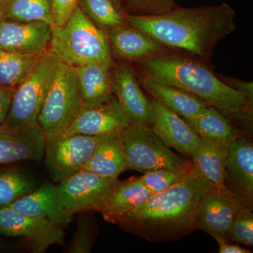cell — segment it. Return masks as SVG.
<instances>
[{
    "mask_svg": "<svg viewBox=\"0 0 253 253\" xmlns=\"http://www.w3.org/2000/svg\"><path fill=\"white\" fill-rule=\"evenodd\" d=\"M212 187L194 165L177 182L151 195L118 224L151 242L179 241L197 229L200 205Z\"/></svg>",
    "mask_w": 253,
    "mask_h": 253,
    "instance_id": "6da1fadb",
    "label": "cell"
},
{
    "mask_svg": "<svg viewBox=\"0 0 253 253\" xmlns=\"http://www.w3.org/2000/svg\"><path fill=\"white\" fill-rule=\"evenodd\" d=\"M236 12L227 3L174 8L161 14L126 15V23L163 46L185 51L206 61L215 46L236 29Z\"/></svg>",
    "mask_w": 253,
    "mask_h": 253,
    "instance_id": "7a4b0ae2",
    "label": "cell"
},
{
    "mask_svg": "<svg viewBox=\"0 0 253 253\" xmlns=\"http://www.w3.org/2000/svg\"><path fill=\"white\" fill-rule=\"evenodd\" d=\"M141 68L144 76L199 98L242 130L252 129L253 99L226 84L204 64L167 53L141 61Z\"/></svg>",
    "mask_w": 253,
    "mask_h": 253,
    "instance_id": "3957f363",
    "label": "cell"
},
{
    "mask_svg": "<svg viewBox=\"0 0 253 253\" xmlns=\"http://www.w3.org/2000/svg\"><path fill=\"white\" fill-rule=\"evenodd\" d=\"M49 51L73 68L90 63L113 66L107 33L100 29L78 5L61 26H52Z\"/></svg>",
    "mask_w": 253,
    "mask_h": 253,
    "instance_id": "277c9868",
    "label": "cell"
},
{
    "mask_svg": "<svg viewBox=\"0 0 253 253\" xmlns=\"http://www.w3.org/2000/svg\"><path fill=\"white\" fill-rule=\"evenodd\" d=\"M83 106L76 68L59 61L38 123L46 141L59 137L72 124Z\"/></svg>",
    "mask_w": 253,
    "mask_h": 253,
    "instance_id": "5b68a950",
    "label": "cell"
},
{
    "mask_svg": "<svg viewBox=\"0 0 253 253\" xmlns=\"http://www.w3.org/2000/svg\"><path fill=\"white\" fill-rule=\"evenodd\" d=\"M59 60L48 50L16 88L7 117L1 127L21 129L38 123Z\"/></svg>",
    "mask_w": 253,
    "mask_h": 253,
    "instance_id": "8992f818",
    "label": "cell"
},
{
    "mask_svg": "<svg viewBox=\"0 0 253 253\" xmlns=\"http://www.w3.org/2000/svg\"><path fill=\"white\" fill-rule=\"evenodd\" d=\"M127 169L146 172L168 168L187 172L194 166L173 152L149 126H129L121 132Z\"/></svg>",
    "mask_w": 253,
    "mask_h": 253,
    "instance_id": "52a82bcc",
    "label": "cell"
},
{
    "mask_svg": "<svg viewBox=\"0 0 253 253\" xmlns=\"http://www.w3.org/2000/svg\"><path fill=\"white\" fill-rule=\"evenodd\" d=\"M117 180L82 169L60 181L58 200L73 215L88 211L99 212Z\"/></svg>",
    "mask_w": 253,
    "mask_h": 253,
    "instance_id": "ba28073f",
    "label": "cell"
},
{
    "mask_svg": "<svg viewBox=\"0 0 253 253\" xmlns=\"http://www.w3.org/2000/svg\"><path fill=\"white\" fill-rule=\"evenodd\" d=\"M104 136L73 134L46 141L44 161L53 180L62 181L83 169Z\"/></svg>",
    "mask_w": 253,
    "mask_h": 253,
    "instance_id": "9c48e42d",
    "label": "cell"
},
{
    "mask_svg": "<svg viewBox=\"0 0 253 253\" xmlns=\"http://www.w3.org/2000/svg\"><path fill=\"white\" fill-rule=\"evenodd\" d=\"M0 234L24 238L34 253L46 252L53 245H62L65 235L62 227L48 219L30 217L9 207L0 209Z\"/></svg>",
    "mask_w": 253,
    "mask_h": 253,
    "instance_id": "30bf717a",
    "label": "cell"
},
{
    "mask_svg": "<svg viewBox=\"0 0 253 253\" xmlns=\"http://www.w3.org/2000/svg\"><path fill=\"white\" fill-rule=\"evenodd\" d=\"M246 205L224 186L213 187L205 195L198 213L197 229L212 238L229 241V229L236 214Z\"/></svg>",
    "mask_w": 253,
    "mask_h": 253,
    "instance_id": "8fae6325",
    "label": "cell"
},
{
    "mask_svg": "<svg viewBox=\"0 0 253 253\" xmlns=\"http://www.w3.org/2000/svg\"><path fill=\"white\" fill-rule=\"evenodd\" d=\"M224 168V187L253 211V143L249 136L227 145Z\"/></svg>",
    "mask_w": 253,
    "mask_h": 253,
    "instance_id": "7c38bea8",
    "label": "cell"
},
{
    "mask_svg": "<svg viewBox=\"0 0 253 253\" xmlns=\"http://www.w3.org/2000/svg\"><path fill=\"white\" fill-rule=\"evenodd\" d=\"M52 26L43 22L0 21V49L41 56L49 49Z\"/></svg>",
    "mask_w": 253,
    "mask_h": 253,
    "instance_id": "4fadbf2b",
    "label": "cell"
},
{
    "mask_svg": "<svg viewBox=\"0 0 253 253\" xmlns=\"http://www.w3.org/2000/svg\"><path fill=\"white\" fill-rule=\"evenodd\" d=\"M130 126L117 100L98 106H83L72 124L60 136L85 134L105 136L121 133Z\"/></svg>",
    "mask_w": 253,
    "mask_h": 253,
    "instance_id": "5bb4252c",
    "label": "cell"
},
{
    "mask_svg": "<svg viewBox=\"0 0 253 253\" xmlns=\"http://www.w3.org/2000/svg\"><path fill=\"white\" fill-rule=\"evenodd\" d=\"M113 91L130 126L152 127L154 113L151 101L138 84L130 68L120 66L113 76Z\"/></svg>",
    "mask_w": 253,
    "mask_h": 253,
    "instance_id": "9a60e30c",
    "label": "cell"
},
{
    "mask_svg": "<svg viewBox=\"0 0 253 253\" xmlns=\"http://www.w3.org/2000/svg\"><path fill=\"white\" fill-rule=\"evenodd\" d=\"M154 113L152 129L168 147L191 158L201 139L184 118L178 116L158 100L150 99Z\"/></svg>",
    "mask_w": 253,
    "mask_h": 253,
    "instance_id": "2e32d148",
    "label": "cell"
},
{
    "mask_svg": "<svg viewBox=\"0 0 253 253\" xmlns=\"http://www.w3.org/2000/svg\"><path fill=\"white\" fill-rule=\"evenodd\" d=\"M45 145V134L38 123L21 129L0 126V164L41 161Z\"/></svg>",
    "mask_w": 253,
    "mask_h": 253,
    "instance_id": "e0dca14e",
    "label": "cell"
},
{
    "mask_svg": "<svg viewBox=\"0 0 253 253\" xmlns=\"http://www.w3.org/2000/svg\"><path fill=\"white\" fill-rule=\"evenodd\" d=\"M108 37L111 52L127 61L141 62L168 53V48L152 37L129 25L111 30Z\"/></svg>",
    "mask_w": 253,
    "mask_h": 253,
    "instance_id": "ac0fdd59",
    "label": "cell"
},
{
    "mask_svg": "<svg viewBox=\"0 0 253 253\" xmlns=\"http://www.w3.org/2000/svg\"><path fill=\"white\" fill-rule=\"evenodd\" d=\"M9 207L30 217L48 219L62 228L67 227L73 219V214L59 204L57 187L50 184L25 195Z\"/></svg>",
    "mask_w": 253,
    "mask_h": 253,
    "instance_id": "d6986e66",
    "label": "cell"
},
{
    "mask_svg": "<svg viewBox=\"0 0 253 253\" xmlns=\"http://www.w3.org/2000/svg\"><path fill=\"white\" fill-rule=\"evenodd\" d=\"M151 195L152 193L145 187L139 177L132 176L124 181L118 179L99 212L105 221L118 224Z\"/></svg>",
    "mask_w": 253,
    "mask_h": 253,
    "instance_id": "ffe728a7",
    "label": "cell"
},
{
    "mask_svg": "<svg viewBox=\"0 0 253 253\" xmlns=\"http://www.w3.org/2000/svg\"><path fill=\"white\" fill-rule=\"evenodd\" d=\"M186 121L203 141L216 146H226L239 138L249 136L235 123L211 106Z\"/></svg>",
    "mask_w": 253,
    "mask_h": 253,
    "instance_id": "44dd1931",
    "label": "cell"
},
{
    "mask_svg": "<svg viewBox=\"0 0 253 253\" xmlns=\"http://www.w3.org/2000/svg\"><path fill=\"white\" fill-rule=\"evenodd\" d=\"M111 67L104 63H90L76 68L83 106H98L114 99Z\"/></svg>",
    "mask_w": 253,
    "mask_h": 253,
    "instance_id": "7402d4cb",
    "label": "cell"
},
{
    "mask_svg": "<svg viewBox=\"0 0 253 253\" xmlns=\"http://www.w3.org/2000/svg\"><path fill=\"white\" fill-rule=\"evenodd\" d=\"M143 87L154 98L178 116L189 121L208 105L194 95L176 86L164 84L148 77L141 79Z\"/></svg>",
    "mask_w": 253,
    "mask_h": 253,
    "instance_id": "603a6c76",
    "label": "cell"
},
{
    "mask_svg": "<svg viewBox=\"0 0 253 253\" xmlns=\"http://www.w3.org/2000/svg\"><path fill=\"white\" fill-rule=\"evenodd\" d=\"M83 169L104 177L118 179L127 169L121 133L104 136Z\"/></svg>",
    "mask_w": 253,
    "mask_h": 253,
    "instance_id": "cb8c5ba5",
    "label": "cell"
},
{
    "mask_svg": "<svg viewBox=\"0 0 253 253\" xmlns=\"http://www.w3.org/2000/svg\"><path fill=\"white\" fill-rule=\"evenodd\" d=\"M226 147L201 139L191 158L194 166L214 187L224 186Z\"/></svg>",
    "mask_w": 253,
    "mask_h": 253,
    "instance_id": "d4e9b609",
    "label": "cell"
},
{
    "mask_svg": "<svg viewBox=\"0 0 253 253\" xmlns=\"http://www.w3.org/2000/svg\"><path fill=\"white\" fill-rule=\"evenodd\" d=\"M3 19L53 26L51 0H2Z\"/></svg>",
    "mask_w": 253,
    "mask_h": 253,
    "instance_id": "484cf974",
    "label": "cell"
},
{
    "mask_svg": "<svg viewBox=\"0 0 253 253\" xmlns=\"http://www.w3.org/2000/svg\"><path fill=\"white\" fill-rule=\"evenodd\" d=\"M42 55H23L0 49V86L16 88Z\"/></svg>",
    "mask_w": 253,
    "mask_h": 253,
    "instance_id": "4316f807",
    "label": "cell"
},
{
    "mask_svg": "<svg viewBox=\"0 0 253 253\" xmlns=\"http://www.w3.org/2000/svg\"><path fill=\"white\" fill-rule=\"evenodd\" d=\"M78 5L88 18L105 32L126 23V16L113 0H80Z\"/></svg>",
    "mask_w": 253,
    "mask_h": 253,
    "instance_id": "83f0119b",
    "label": "cell"
},
{
    "mask_svg": "<svg viewBox=\"0 0 253 253\" xmlns=\"http://www.w3.org/2000/svg\"><path fill=\"white\" fill-rule=\"evenodd\" d=\"M31 179L16 170L0 172V209L9 207L18 199L33 191Z\"/></svg>",
    "mask_w": 253,
    "mask_h": 253,
    "instance_id": "f1b7e54d",
    "label": "cell"
},
{
    "mask_svg": "<svg viewBox=\"0 0 253 253\" xmlns=\"http://www.w3.org/2000/svg\"><path fill=\"white\" fill-rule=\"evenodd\" d=\"M249 208H244L236 214L230 229L229 241L252 247L253 246V213Z\"/></svg>",
    "mask_w": 253,
    "mask_h": 253,
    "instance_id": "f546056e",
    "label": "cell"
},
{
    "mask_svg": "<svg viewBox=\"0 0 253 253\" xmlns=\"http://www.w3.org/2000/svg\"><path fill=\"white\" fill-rule=\"evenodd\" d=\"M187 172L161 168L144 172V175L139 178L145 187L154 194L170 187Z\"/></svg>",
    "mask_w": 253,
    "mask_h": 253,
    "instance_id": "4dcf8cb0",
    "label": "cell"
},
{
    "mask_svg": "<svg viewBox=\"0 0 253 253\" xmlns=\"http://www.w3.org/2000/svg\"><path fill=\"white\" fill-rule=\"evenodd\" d=\"M174 0H126L127 15L151 16L168 12L176 7Z\"/></svg>",
    "mask_w": 253,
    "mask_h": 253,
    "instance_id": "1f68e13d",
    "label": "cell"
},
{
    "mask_svg": "<svg viewBox=\"0 0 253 253\" xmlns=\"http://www.w3.org/2000/svg\"><path fill=\"white\" fill-rule=\"evenodd\" d=\"M94 241V231L90 219L82 216L78 223V229L68 252L70 253H89L91 252Z\"/></svg>",
    "mask_w": 253,
    "mask_h": 253,
    "instance_id": "d6a6232c",
    "label": "cell"
},
{
    "mask_svg": "<svg viewBox=\"0 0 253 253\" xmlns=\"http://www.w3.org/2000/svg\"><path fill=\"white\" fill-rule=\"evenodd\" d=\"M80 0H51L53 26H61L67 21Z\"/></svg>",
    "mask_w": 253,
    "mask_h": 253,
    "instance_id": "836d02e7",
    "label": "cell"
},
{
    "mask_svg": "<svg viewBox=\"0 0 253 253\" xmlns=\"http://www.w3.org/2000/svg\"><path fill=\"white\" fill-rule=\"evenodd\" d=\"M15 88L0 86V126L7 117Z\"/></svg>",
    "mask_w": 253,
    "mask_h": 253,
    "instance_id": "e575fe53",
    "label": "cell"
},
{
    "mask_svg": "<svg viewBox=\"0 0 253 253\" xmlns=\"http://www.w3.org/2000/svg\"><path fill=\"white\" fill-rule=\"evenodd\" d=\"M214 239L219 245V253H250L251 251L241 247L239 245L232 244L233 242L221 238L215 237Z\"/></svg>",
    "mask_w": 253,
    "mask_h": 253,
    "instance_id": "d590c367",
    "label": "cell"
},
{
    "mask_svg": "<svg viewBox=\"0 0 253 253\" xmlns=\"http://www.w3.org/2000/svg\"><path fill=\"white\" fill-rule=\"evenodd\" d=\"M229 86L235 88L238 90L242 91L247 95L251 99H253V86L252 82L239 81L234 78H227V81H224Z\"/></svg>",
    "mask_w": 253,
    "mask_h": 253,
    "instance_id": "8d00e7d4",
    "label": "cell"
},
{
    "mask_svg": "<svg viewBox=\"0 0 253 253\" xmlns=\"http://www.w3.org/2000/svg\"><path fill=\"white\" fill-rule=\"evenodd\" d=\"M2 19V0H0V21Z\"/></svg>",
    "mask_w": 253,
    "mask_h": 253,
    "instance_id": "74e56055",
    "label": "cell"
},
{
    "mask_svg": "<svg viewBox=\"0 0 253 253\" xmlns=\"http://www.w3.org/2000/svg\"><path fill=\"white\" fill-rule=\"evenodd\" d=\"M113 1H114V2L116 3L120 8H121L122 3L123 1H126V0H113Z\"/></svg>",
    "mask_w": 253,
    "mask_h": 253,
    "instance_id": "f35d334b",
    "label": "cell"
}]
</instances>
